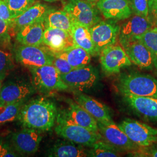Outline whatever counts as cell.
Instances as JSON below:
<instances>
[{
    "label": "cell",
    "instance_id": "obj_43",
    "mask_svg": "<svg viewBox=\"0 0 157 157\" xmlns=\"http://www.w3.org/2000/svg\"><path fill=\"white\" fill-rule=\"evenodd\" d=\"M155 25H156V26L157 27V21H156V23H155Z\"/></svg>",
    "mask_w": 157,
    "mask_h": 157
},
{
    "label": "cell",
    "instance_id": "obj_7",
    "mask_svg": "<svg viewBox=\"0 0 157 157\" xmlns=\"http://www.w3.org/2000/svg\"><path fill=\"white\" fill-rule=\"evenodd\" d=\"M55 131L62 138L82 146H90L101 140L102 136L76 124L59 122Z\"/></svg>",
    "mask_w": 157,
    "mask_h": 157
},
{
    "label": "cell",
    "instance_id": "obj_38",
    "mask_svg": "<svg viewBox=\"0 0 157 157\" xmlns=\"http://www.w3.org/2000/svg\"><path fill=\"white\" fill-rule=\"evenodd\" d=\"M150 5L152 10L154 9L157 6V0H151L150 1Z\"/></svg>",
    "mask_w": 157,
    "mask_h": 157
},
{
    "label": "cell",
    "instance_id": "obj_6",
    "mask_svg": "<svg viewBox=\"0 0 157 157\" xmlns=\"http://www.w3.org/2000/svg\"><path fill=\"white\" fill-rule=\"evenodd\" d=\"M129 139L140 147H147L157 141V129L134 119H125L118 124Z\"/></svg>",
    "mask_w": 157,
    "mask_h": 157
},
{
    "label": "cell",
    "instance_id": "obj_23",
    "mask_svg": "<svg viewBox=\"0 0 157 157\" xmlns=\"http://www.w3.org/2000/svg\"><path fill=\"white\" fill-rule=\"evenodd\" d=\"M47 156L53 157H87V150L71 141L56 143L49 150Z\"/></svg>",
    "mask_w": 157,
    "mask_h": 157
},
{
    "label": "cell",
    "instance_id": "obj_8",
    "mask_svg": "<svg viewBox=\"0 0 157 157\" xmlns=\"http://www.w3.org/2000/svg\"><path fill=\"white\" fill-rule=\"evenodd\" d=\"M100 61L102 71L107 75L119 73L122 68L132 65L122 46L115 44L101 51Z\"/></svg>",
    "mask_w": 157,
    "mask_h": 157
},
{
    "label": "cell",
    "instance_id": "obj_39",
    "mask_svg": "<svg viewBox=\"0 0 157 157\" xmlns=\"http://www.w3.org/2000/svg\"><path fill=\"white\" fill-rule=\"evenodd\" d=\"M47 2H55V1H59V0H44Z\"/></svg>",
    "mask_w": 157,
    "mask_h": 157
},
{
    "label": "cell",
    "instance_id": "obj_36",
    "mask_svg": "<svg viewBox=\"0 0 157 157\" xmlns=\"http://www.w3.org/2000/svg\"><path fill=\"white\" fill-rule=\"evenodd\" d=\"M150 157H157V148H154L151 150V152L148 154Z\"/></svg>",
    "mask_w": 157,
    "mask_h": 157
},
{
    "label": "cell",
    "instance_id": "obj_34",
    "mask_svg": "<svg viewBox=\"0 0 157 157\" xmlns=\"http://www.w3.org/2000/svg\"><path fill=\"white\" fill-rule=\"evenodd\" d=\"M52 65L56 67L61 75L69 73L73 69V67L65 59L56 55H54Z\"/></svg>",
    "mask_w": 157,
    "mask_h": 157
},
{
    "label": "cell",
    "instance_id": "obj_32",
    "mask_svg": "<svg viewBox=\"0 0 157 157\" xmlns=\"http://www.w3.org/2000/svg\"><path fill=\"white\" fill-rule=\"evenodd\" d=\"M149 0H131V7L136 15L148 17Z\"/></svg>",
    "mask_w": 157,
    "mask_h": 157
},
{
    "label": "cell",
    "instance_id": "obj_41",
    "mask_svg": "<svg viewBox=\"0 0 157 157\" xmlns=\"http://www.w3.org/2000/svg\"><path fill=\"white\" fill-rule=\"evenodd\" d=\"M86 1H89V2H97V1H98L99 0H86Z\"/></svg>",
    "mask_w": 157,
    "mask_h": 157
},
{
    "label": "cell",
    "instance_id": "obj_14",
    "mask_svg": "<svg viewBox=\"0 0 157 157\" xmlns=\"http://www.w3.org/2000/svg\"><path fill=\"white\" fill-rule=\"evenodd\" d=\"M59 122L76 124L91 131L99 132L96 119L76 102L70 101L67 110L57 116V122Z\"/></svg>",
    "mask_w": 157,
    "mask_h": 157
},
{
    "label": "cell",
    "instance_id": "obj_2",
    "mask_svg": "<svg viewBox=\"0 0 157 157\" xmlns=\"http://www.w3.org/2000/svg\"><path fill=\"white\" fill-rule=\"evenodd\" d=\"M118 86L124 95L157 98V80L148 74H124L119 78Z\"/></svg>",
    "mask_w": 157,
    "mask_h": 157
},
{
    "label": "cell",
    "instance_id": "obj_12",
    "mask_svg": "<svg viewBox=\"0 0 157 157\" xmlns=\"http://www.w3.org/2000/svg\"><path fill=\"white\" fill-rule=\"evenodd\" d=\"M98 132L106 142L119 150L136 151L139 147L131 140L119 126L113 121L97 122Z\"/></svg>",
    "mask_w": 157,
    "mask_h": 157
},
{
    "label": "cell",
    "instance_id": "obj_11",
    "mask_svg": "<svg viewBox=\"0 0 157 157\" xmlns=\"http://www.w3.org/2000/svg\"><path fill=\"white\" fill-rule=\"evenodd\" d=\"M61 76L69 88L80 92L90 89L97 81V72L90 65L73 69L70 72Z\"/></svg>",
    "mask_w": 157,
    "mask_h": 157
},
{
    "label": "cell",
    "instance_id": "obj_1",
    "mask_svg": "<svg viewBox=\"0 0 157 157\" xmlns=\"http://www.w3.org/2000/svg\"><path fill=\"white\" fill-rule=\"evenodd\" d=\"M56 118L55 103L44 97H37L23 105L17 119L24 128L48 131L54 126Z\"/></svg>",
    "mask_w": 157,
    "mask_h": 157
},
{
    "label": "cell",
    "instance_id": "obj_27",
    "mask_svg": "<svg viewBox=\"0 0 157 157\" xmlns=\"http://www.w3.org/2000/svg\"><path fill=\"white\" fill-rule=\"evenodd\" d=\"M87 150V157H119V149L107 142L98 141L90 146Z\"/></svg>",
    "mask_w": 157,
    "mask_h": 157
},
{
    "label": "cell",
    "instance_id": "obj_16",
    "mask_svg": "<svg viewBox=\"0 0 157 157\" xmlns=\"http://www.w3.org/2000/svg\"><path fill=\"white\" fill-rule=\"evenodd\" d=\"M96 6L105 19L112 21L128 19L132 13L129 0H99Z\"/></svg>",
    "mask_w": 157,
    "mask_h": 157
},
{
    "label": "cell",
    "instance_id": "obj_35",
    "mask_svg": "<svg viewBox=\"0 0 157 157\" xmlns=\"http://www.w3.org/2000/svg\"><path fill=\"white\" fill-rule=\"evenodd\" d=\"M0 18L8 23L10 26L13 20L11 13L8 6L2 0H0Z\"/></svg>",
    "mask_w": 157,
    "mask_h": 157
},
{
    "label": "cell",
    "instance_id": "obj_4",
    "mask_svg": "<svg viewBox=\"0 0 157 157\" xmlns=\"http://www.w3.org/2000/svg\"><path fill=\"white\" fill-rule=\"evenodd\" d=\"M97 9L86 0H67L63 6V11L69 15L72 22L89 28L100 21Z\"/></svg>",
    "mask_w": 157,
    "mask_h": 157
},
{
    "label": "cell",
    "instance_id": "obj_17",
    "mask_svg": "<svg viewBox=\"0 0 157 157\" xmlns=\"http://www.w3.org/2000/svg\"><path fill=\"white\" fill-rule=\"evenodd\" d=\"M154 26L148 17L136 15L120 28L119 39L120 43L133 40H139L141 37Z\"/></svg>",
    "mask_w": 157,
    "mask_h": 157
},
{
    "label": "cell",
    "instance_id": "obj_21",
    "mask_svg": "<svg viewBox=\"0 0 157 157\" xmlns=\"http://www.w3.org/2000/svg\"><path fill=\"white\" fill-rule=\"evenodd\" d=\"M124 95V100L135 112L150 121H157V98Z\"/></svg>",
    "mask_w": 157,
    "mask_h": 157
},
{
    "label": "cell",
    "instance_id": "obj_10",
    "mask_svg": "<svg viewBox=\"0 0 157 157\" xmlns=\"http://www.w3.org/2000/svg\"><path fill=\"white\" fill-rule=\"evenodd\" d=\"M120 28L121 27L113 22L105 21H100L90 28L97 54H100L104 48L116 43Z\"/></svg>",
    "mask_w": 157,
    "mask_h": 157
},
{
    "label": "cell",
    "instance_id": "obj_26",
    "mask_svg": "<svg viewBox=\"0 0 157 157\" xmlns=\"http://www.w3.org/2000/svg\"><path fill=\"white\" fill-rule=\"evenodd\" d=\"M45 28H58L71 33L73 22L69 15L65 11L51 10L44 19Z\"/></svg>",
    "mask_w": 157,
    "mask_h": 157
},
{
    "label": "cell",
    "instance_id": "obj_15",
    "mask_svg": "<svg viewBox=\"0 0 157 157\" xmlns=\"http://www.w3.org/2000/svg\"><path fill=\"white\" fill-rule=\"evenodd\" d=\"M130 61L137 67L150 69L154 65L151 52L140 40H133L121 43Z\"/></svg>",
    "mask_w": 157,
    "mask_h": 157
},
{
    "label": "cell",
    "instance_id": "obj_19",
    "mask_svg": "<svg viewBox=\"0 0 157 157\" xmlns=\"http://www.w3.org/2000/svg\"><path fill=\"white\" fill-rule=\"evenodd\" d=\"M43 43L53 54L61 52L74 45L70 32L50 27L45 28Z\"/></svg>",
    "mask_w": 157,
    "mask_h": 157
},
{
    "label": "cell",
    "instance_id": "obj_5",
    "mask_svg": "<svg viewBox=\"0 0 157 157\" xmlns=\"http://www.w3.org/2000/svg\"><path fill=\"white\" fill-rule=\"evenodd\" d=\"M17 62L29 69L52 65L54 55L39 46L17 45L13 50Z\"/></svg>",
    "mask_w": 157,
    "mask_h": 157
},
{
    "label": "cell",
    "instance_id": "obj_25",
    "mask_svg": "<svg viewBox=\"0 0 157 157\" xmlns=\"http://www.w3.org/2000/svg\"><path fill=\"white\" fill-rule=\"evenodd\" d=\"M71 35L74 45L83 48L91 56L97 55L89 28L73 23Z\"/></svg>",
    "mask_w": 157,
    "mask_h": 157
},
{
    "label": "cell",
    "instance_id": "obj_9",
    "mask_svg": "<svg viewBox=\"0 0 157 157\" xmlns=\"http://www.w3.org/2000/svg\"><path fill=\"white\" fill-rule=\"evenodd\" d=\"M35 92L36 89L32 83L24 80H11L1 87L0 104L26 102Z\"/></svg>",
    "mask_w": 157,
    "mask_h": 157
},
{
    "label": "cell",
    "instance_id": "obj_13",
    "mask_svg": "<svg viewBox=\"0 0 157 157\" xmlns=\"http://www.w3.org/2000/svg\"><path fill=\"white\" fill-rule=\"evenodd\" d=\"M42 137L39 130L26 128L17 132L11 136L12 147L21 155H32L37 151Z\"/></svg>",
    "mask_w": 157,
    "mask_h": 157
},
{
    "label": "cell",
    "instance_id": "obj_18",
    "mask_svg": "<svg viewBox=\"0 0 157 157\" xmlns=\"http://www.w3.org/2000/svg\"><path fill=\"white\" fill-rule=\"evenodd\" d=\"M74 97L75 102L89 112L97 122L112 121L110 110L104 104L80 91H75Z\"/></svg>",
    "mask_w": 157,
    "mask_h": 157
},
{
    "label": "cell",
    "instance_id": "obj_33",
    "mask_svg": "<svg viewBox=\"0 0 157 157\" xmlns=\"http://www.w3.org/2000/svg\"><path fill=\"white\" fill-rule=\"evenodd\" d=\"M10 25L0 18V47L6 48L11 44Z\"/></svg>",
    "mask_w": 157,
    "mask_h": 157
},
{
    "label": "cell",
    "instance_id": "obj_42",
    "mask_svg": "<svg viewBox=\"0 0 157 157\" xmlns=\"http://www.w3.org/2000/svg\"><path fill=\"white\" fill-rule=\"evenodd\" d=\"M1 83H0V93H1Z\"/></svg>",
    "mask_w": 157,
    "mask_h": 157
},
{
    "label": "cell",
    "instance_id": "obj_31",
    "mask_svg": "<svg viewBox=\"0 0 157 157\" xmlns=\"http://www.w3.org/2000/svg\"><path fill=\"white\" fill-rule=\"evenodd\" d=\"M14 67L11 54L0 50V80L6 78L10 71Z\"/></svg>",
    "mask_w": 157,
    "mask_h": 157
},
{
    "label": "cell",
    "instance_id": "obj_44",
    "mask_svg": "<svg viewBox=\"0 0 157 157\" xmlns=\"http://www.w3.org/2000/svg\"><path fill=\"white\" fill-rule=\"evenodd\" d=\"M156 67V68H157V66H156V67Z\"/></svg>",
    "mask_w": 157,
    "mask_h": 157
},
{
    "label": "cell",
    "instance_id": "obj_40",
    "mask_svg": "<svg viewBox=\"0 0 157 157\" xmlns=\"http://www.w3.org/2000/svg\"><path fill=\"white\" fill-rule=\"evenodd\" d=\"M152 10L155 12V15H156V16H157V6L156 8H155L154 9H153Z\"/></svg>",
    "mask_w": 157,
    "mask_h": 157
},
{
    "label": "cell",
    "instance_id": "obj_3",
    "mask_svg": "<svg viewBox=\"0 0 157 157\" xmlns=\"http://www.w3.org/2000/svg\"><path fill=\"white\" fill-rule=\"evenodd\" d=\"M32 84L36 90L42 93L67 90L68 86L61 78L60 73L53 65L29 69Z\"/></svg>",
    "mask_w": 157,
    "mask_h": 157
},
{
    "label": "cell",
    "instance_id": "obj_29",
    "mask_svg": "<svg viewBox=\"0 0 157 157\" xmlns=\"http://www.w3.org/2000/svg\"><path fill=\"white\" fill-rule=\"evenodd\" d=\"M151 52L153 56L154 66L157 65V27L153 26L139 39Z\"/></svg>",
    "mask_w": 157,
    "mask_h": 157
},
{
    "label": "cell",
    "instance_id": "obj_28",
    "mask_svg": "<svg viewBox=\"0 0 157 157\" xmlns=\"http://www.w3.org/2000/svg\"><path fill=\"white\" fill-rule=\"evenodd\" d=\"M25 102H19L13 104H0V124L13 121L17 119L20 111Z\"/></svg>",
    "mask_w": 157,
    "mask_h": 157
},
{
    "label": "cell",
    "instance_id": "obj_37",
    "mask_svg": "<svg viewBox=\"0 0 157 157\" xmlns=\"http://www.w3.org/2000/svg\"><path fill=\"white\" fill-rule=\"evenodd\" d=\"M5 146V143L3 141L2 139L0 137V157H1V154L2 150L4 149V147Z\"/></svg>",
    "mask_w": 157,
    "mask_h": 157
},
{
    "label": "cell",
    "instance_id": "obj_22",
    "mask_svg": "<svg viewBox=\"0 0 157 157\" xmlns=\"http://www.w3.org/2000/svg\"><path fill=\"white\" fill-rule=\"evenodd\" d=\"M45 29L44 21L33 23L19 30L16 40L22 45L40 46L43 43Z\"/></svg>",
    "mask_w": 157,
    "mask_h": 157
},
{
    "label": "cell",
    "instance_id": "obj_30",
    "mask_svg": "<svg viewBox=\"0 0 157 157\" xmlns=\"http://www.w3.org/2000/svg\"><path fill=\"white\" fill-rule=\"evenodd\" d=\"M8 6L12 19L21 15L35 3L36 0H2Z\"/></svg>",
    "mask_w": 157,
    "mask_h": 157
},
{
    "label": "cell",
    "instance_id": "obj_24",
    "mask_svg": "<svg viewBox=\"0 0 157 157\" xmlns=\"http://www.w3.org/2000/svg\"><path fill=\"white\" fill-rule=\"evenodd\" d=\"M54 55L65 59L73 69L84 67L89 65L91 56L87 51L75 45Z\"/></svg>",
    "mask_w": 157,
    "mask_h": 157
},
{
    "label": "cell",
    "instance_id": "obj_20",
    "mask_svg": "<svg viewBox=\"0 0 157 157\" xmlns=\"http://www.w3.org/2000/svg\"><path fill=\"white\" fill-rule=\"evenodd\" d=\"M53 9L44 4H34L20 16L12 21L10 28L16 33L23 27L39 21H44L45 17Z\"/></svg>",
    "mask_w": 157,
    "mask_h": 157
}]
</instances>
